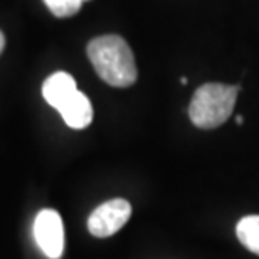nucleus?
I'll use <instances>...</instances> for the list:
<instances>
[{
  "label": "nucleus",
  "mask_w": 259,
  "mask_h": 259,
  "mask_svg": "<svg viewBox=\"0 0 259 259\" xmlns=\"http://www.w3.org/2000/svg\"><path fill=\"white\" fill-rule=\"evenodd\" d=\"M88 58L106 84L128 88L138 77L135 56L128 42L120 35H101L88 44Z\"/></svg>",
  "instance_id": "nucleus-1"
},
{
  "label": "nucleus",
  "mask_w": 259,
  "mask_h": 259,
  "mask_svg": "<svg viewBox=\"0 0 259 259\" xmlns=\"http://www.w3.org/2000/svg\"><path fill=\"white\" fill-rule=\"evenodd\" d=\"M241 91L239 84H222V82H205L194 93L189 106L190 121L197 128L212 130L229 120L237 95Z\"/></svg>",
  "instance_id": "nucleus-2"
},
{
  "label": "nucleus",
  "mask_w": 259,
  "mask_h": 259,
  "mask_svg": "<svg viewBox=\"0 0 259 259\" xmlns=\"http://www.w3.org/2000/svg\"><path fill=\"white\" fill-rule=\"evenodd\" d=\"M132 205L125 199H111L96 207L88 217V231L95 237H110L126 224Z\"/></svg>",
  "instance_id": "nucleus-3"
},
{
  "label": "nucleus",
  "mask_w": 259,
  "mask_h": 259,
  "mask_svg": "<svg viewBox=\"0 0 259 259\" xmlns=\"http://www.w3.org/2000/svg\"><path fill=\"white\" fill-rule=\"evenodd\" d=\"M34 237L46 257L59 259L64 252V226L59 212L42 209L35 215Z\"/></svg>",
  "instance_id": "nucleus-4"
},
{
  "label": "nucleus",
  "mask_w": 259,
  "mask_h": 259,
  "mask_svg": "<svg viewBox=\"0 0 259 259\" xmlns=\"http://www.w3.org/2000/svg\"><path fill=\"white\" fill-rule=\"evenodd\" d=\"M64 123L72 130H84L93 121V106L84 93L77 90L58 110Z\"/></svg>",
  "instance_id": "nucleus-5"
},
{
  "label": "nucleus",
  "mask_w": 259,
  "mask_h": 259,
  "mask_svg": "<svg viewBox=\"0 0 259 259\" xmlns=\"http://www.w3.org/2000/svg\"><path fill=\"white\" fill-rule=\"evenodd\" d=\"M77 91L76 81L69 72L59 71L51 74L42 84V96L51 106L59 110L64 103Z\"/></svg>",
  "instance_id": "nucleus-6"
},
{
  "label": "nucleus",
  "mask_w": 259,
  "mask_h": 259,
  "mask_svg": "<svg viewBox=\"0 0 259 259\" xmlns=\"http://www.w3.org/2000/svg\"><path fill=\"white\" fill-rule=\"evenodd\" d=\"M237 239L246 249L259 256V215H246L236 226Z\"/></svg>",
  "instance_id": "nucleus-7"
},
{
  "label": "nucleus",
  "mask_w": 259,
  "mask_h": 259,
  "mask_svg": "<svg viewBox=\"0 0 259 259\" xmlns=\"http://www.w3.org/2000/svg\"><path fill=\"white\" fill-rule=\"evenodd\" d=\"M84 0H44V4L48 5V9L53 12L56 17H72L77 10L81 9V5Z\"/></svg>",
  "instance_id": "nucleus-8"
},
{
  "label": "nucleus",
  "mask_w": 259,
  "mask_h": 259,
  "mask_svg": "<svg viewBox=\"0 0 259 259\" xmlns=\"http://www.w3.org/2000/svg\"><path fill=\"white\" fill-rule=\"evenodd\" d=\"M4 48H5V35H4L2 30H0V54H2Z\"/></svg>",
  "instance_id": "nucleus-9"
},
{
  "label": "nucleus",
  "mask_w": 259,
  "mask_h": 259,
  "mask_svg": "<svg viewBox=\"0 0 259 259\" xmlns=\"http://www.w3.org/2000/svg\"><path fill=\"white\" fill-rule=\"evenodd\" d=\"M236 123H237V125H239V126H241V125H242V123H244V118H242L241 115H237V116H236Z\"/></svg>",
  "instance_id": "nucleus-10"
},
{
  "label": "nucleus",
  "mask_w": 259,
  "mask_h": 259,
  "mask_svg": "<svg viewBox=\"0 0 259 259\" xmlns=\"http://www.w3.org/2000/svg\"><path fill=\"white\" fill-rule=\"evenodd\" d=\"M180 82H182V84L185 86V84H187V77H185V76H184V77H182V79H180Z\"/></svg>",
  "instance_id": "nucleus-11"
}]
</instances>
